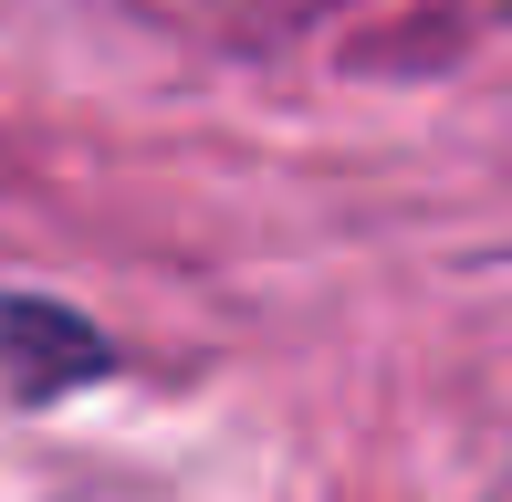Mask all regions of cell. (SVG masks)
<instances>
[{"label": "cell", "mask_w": 512, "mask_h": 502, "mask_svg": "<svg viewBox=\"0 0 512 502\" xmlns=\"http://www.w3.org/2000/svg\"><path fill=\"white\" fill-rule=\"evenodd\" d=\"M0 367H11L21 398H53V387H74V377H105L115 367V346L84 314H53V304H0Z\"/></svg>", "instance_id": "obj_1"}]
</instances>
